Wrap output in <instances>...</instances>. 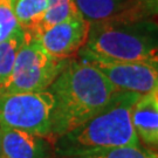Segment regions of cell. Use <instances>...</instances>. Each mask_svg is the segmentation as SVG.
<instances>
[{
  "label": "cell",
  "instance_id": "6da1fadb",
  "mask_svg": "<svg viewBox=\"0 0 158 158\" xmlns=\"http://www.w3.org/2000/svg\"><path fill=\"white\" fill-rule=\"evenodd\" d=\"M48 90L54 97L51 137L70 132L101 111L116 93L106 76L85 59H70Z\"/></svg>",
  "mask_w": 158,
  "mask_h": 158
},
{
  "label": "cell",
  "instance_id": "7a4b0ae2",
  "mask_svg": "<svg viewBox=\"0 0 158 158\" xmlns=\"http://www.w3.org/2000/svg\"><path fill=\"white\" fill-rule=\"evenodd\" d=\"M141 95L116 91L101 111L75 130L54 139L59 156L79 157L109 148L139 145L131 123V109Z\"/></svg>",
  "mask_w": 158,
  "mask_h": 158
},
{
  "label": "cell",
  "instance_id": "3957f363",
  "mask_svg": "<svg viewBox=\"0 0 158 158\" xmlns=\"http://www.w3.org/2000/svg\"><path fill=\"white\" fill-rule=\"evenodd\" d=\"M79 55L158 67L157 25L149 19L121 17L90 23L88 41Z\"/></svg>",
  "mask_w": 158,
  "mask_h": 158
},
{
  "label": "cell",
  "instance_id": "277c9868",
  "mask_svg": "<svg viewBox=\"0 0 158 158\" xmlns=\"http://www.w3.org/2000/svg\"><path fill=\"white\" fill-rule=\"evenodd\" d=\"M10 77L0 89V95L47 90L70 60L53 57L34 36L23 33Z\"/></svg>",
  "mask_w": 158,
  "mask_h": 158
},
{
  "label": "cell",
  "instance_id": "5b68a950",
  "mask_svg": "<svg viewBox=\"0 0 158 158\" xmlns=\"http://www.w3.org/2000/svg\"><path fill=\"white\" fill-rule=\"evenodd\" d=\"M54 97L48 90L0 95V128L51 137Z\"/></svg>",
  "mask_w": 158,
  "mask_h": 158
},
{
  "label": "cell",
  "instance_id": "8992f818",
  "mask_svg": "<svg viewBox=\"0 0 158 158\" xmlns=\"http://www.w3.org/2000/svg\"><path fill=\"white\" fill-rule=\"evenodd\" d=\"M101 72L115 91L144 95L158 88V67L145 63L110 62L91 56H81Z\"/></svg>",
  "mask_w": 158,
  "mask_h": 158
},
{
  "label": "cell",
  "instance_id": "52a82bcc",
  "mask_svg": "<svg viewBox=\"0 0 158 158\" xmlns=\"http://www.w3.org/2000/svg\"><path fill=\"white\" fill-rule=\"evenodd\" d=\"M89 32L90 23L77 15L52 26L34 38L53 57L69 60L85 46Z\"/></svg>",
  "mask_w": 158,
  "mask_h": 158
},
{
  "label": "cell",
  "instance_id": "ba28073f",
  "mask_svg": "<svg viewBox=\"0 0 158 158\" xmlns=\"http://www.w3.org/2000/svg\"><path fill=\"white\" fill-rule=\"evenodd\" d=\"M2 158H48L51 143L47 137L28 131L0 128Z\"/></svg>",
  "mask_w": 158,
  "mask_h": 158
},
{
  "label": "cell",
  "instance_id": "9c48e42d",
  "mask_svg": "<svg viewBox=\"0 0 158 158\" xmlns=\"http://www.w3.org/2000/svg\"><path fill=\"white\" fill-rule=\"evenodd\" d=\"M131 123L139 143L147 148L158 144V88L141 95L131 109Z\"/></svg>",
  "mask_w": 158,
  "mask_h": 158
},
{
  "label": "cell",
  "instance_id": "30bf717a",
  "mask_svg": "<svg viewBox=\"0 0 158 158\" xmlns=\"http://www.w3.org/2000/svg\"><path fill=\"white\" fill-rule=\"evenodd\" d=\"M80 14L88 23L104 21L124 13L136 4V0H74Z\"/></svg>",
  "mask_w": 158,
  "mask_h": 158
},
{
  "label": "cell",
  "instance_id": "8fae6325",
  "mask_svg": "<svg viewBox=\"0 0 158 158\" xmlns=\"http://www.w3.org/2000/svg\"><path fill=\"white\" fill-rule=\"evenodd\" d=\"M47 10V0H15L14 14L18 25L26 35L34 36Z\"/></svg>",
  "mask_w": 158,
  "mask_h": 158
},
{
  "label": "cell",
  "instance_id": "7c38bea8",
  "mask_svg": "<svg viewBox=\"0 0 158 158\" xmlns=\"http://www.w3.org/2000/svg\"><path fill=\"white\" fill-rule=\"evenodd\" d=\"M77 15L81 14L74 0H47V10L35 31L34 36L54 25Z\"/></svg>",
  "mask_w": 158,
  "mask_h": 158
},
{
  "label": "cell",
  "instance_id": "4fadbf2b",
  "mask_svg": "<svg viewBox=\"0 0 158 158\" xmlns=\"http://www.w3.org/2000/svg\"><path fill=\"white\" fill-rule=\"evenodd\" d=\"M23 38V32L19 28L10 38L0 42V89L11 75Z\"/></svg>",
  "mask_w": 158,
  "mask_h": 158
},
{
  "label": "cell",
  "instance_id": "5bb4252c",
  "mask_svg": "<svg viewBox=\"0 0 158 158\" xmlns=\"http://www.w3.org/2000/svg\"><path fill=\"white\" fill-rule=\"evenodd\" d=\"M76 158H158L157 151L151 148L139 145L109 148L85 153Z\"/></svg>",
  "mask_w": 158,
  "mask_h": 158
},
{
  "label": "cell",
  "instance_id": "9a60e30c",
  "mask_svg": "<svg viewBox=\"0 0 158 158\" xmlns=\"http://www.w3.org/2000/svg\"><path fill=\"white\" fill-rule=\"evenodd\" d=\"M15 0H0V42L20 28L14 14Z\"/></svg>",
  "mask_w": 158,
  "mask_h": 158
},
{
  "label": "cell",
  "instance_id": "2e32d148",
  "mask_svg": "<svg viewBox=\"0 0 158 158\" xmlns=\"http://www.w3.org/2000/svg\"><path fill=\"white\" fill-rule=\"evenodd\" d=\"M136 7L143 18L150 19L157 15L158 0H136Z\"/></svg>",
  "mask_w": 158,
  "mask_h": 158
},
{
  "label": "cell",
  "instance_id": "e0dca14e",
  "mask_svg": "<svg viewBox=\"0 0 158 158\" xmlns=\"http://www.w3.org/2000/svg\"><path fill=\"white\" fill-rule=\"evenodd\" d=\"M0 158H2V153H1V142H0Z\"/></svg>",
  "mask_w": 158,
  "mask_h": 158
}]
</instances>
